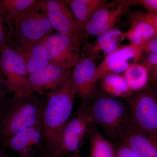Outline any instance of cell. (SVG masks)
Wrapping results in <instances>:
<instances>
[{"instance_id":"6","label":"cell","mask_w":157,"mask_h":157,"mask_svg":"<svg viewBox=\"0 0 157 157\" xmlns=\"http://www.w3.org/2000/svg\"><path fill=\"white\" fill-rule=\"evenodd\" d=\"M27 70L22 57L8 42L0 50V79L14 97L30 94Z\"/></svg>"},{"instance_id":"10","label":"cell","mask_w":157,"mask_h":157,"mask_svg":"<svg viewBox=\"0 0 157 157\" xmlns=\"http://www.w3.org/2000/svg\"><path fill=\"white\" fill-rule=\"evenodd\" d=\"M143 53L142 47L121 45L110 52L97 67L95 78L98 82L110 74H121L132 65L137 63Z\"/></svg>"},{"instance_id":"31","label":"cell","mask_w":157,"mask_h":157,"mask_svg":"<svg viewBox=\"0 0 157 157\" xmlns=\"http://www.w3.org/2000/svg\"><path fill=\"white\" fill-rule=\"evenodd\" d=\"M0 157H9V156L7 155L6 154L0 151Z\"/></svg>"},{"instance_id":"4","label":"cell","mask_w":157,"mask_h":157,"mask_svg":"<svg viewBox=\"0 0 157 157\" xmlns=\"http://www.w3.org/2000/svg\"><path fill=\"white\" fill-rule=\"evenodd\" d=\"M90 112L93 123L98 124L111 136L121 137L133 124L128 108L112 97L101 96L96 98L90 107Z\"/></svg>"},{"instance_id":"29","label":"cell","mask_w":157,"mask_h":157,"mask_svg":"<svg viewBox=\"0 0 157 157\" xmlns=\"http://www.w3.org/2000/svg\"><path fill=\"white\" fill-rule=\"evenodd\" d=\"M143 52L157 54V37L151 39L143 47Z\"/></svg>"},{"instance_id":"24","label":"cell","mask_w":157,"mask_h":157,"mask_svg":"<svg viewBox=\"0 0 157 157\" xmlns=\"http://www.w3.org/2000/svg\"><path fill=\"white\" fill-rule=\"evenodd\" d=\"M139 62L147 71L149 83L157 85V54L143 52Z\"/></svg>"},{"instance_id":"28","label":"cell","mask_w":157,"mask_h":157,"mask_svg":"<svg viewBox=\"0 0 157 157\" xmlns=\"http://www.w3.org/2000/svg\"><path fill=\"white\" fill-rule=\"evenodd\" d=\"M116 151L117 157H142L132 149L124 144L119 147Z\"/></svg>"},{"instance_id":"13","label":"cell","mask_w":157,"mask_h":157,"mask_svg":"<svg viewBox=\"0 0 157 157\" xmlns=\"http://www.w3.org/2000/svg\"><path fill=\"white\" fill-rule=\"evenodd\" d=\"M45 143V133L42 121L5 140V145L20 157H35Z\"/></svg>"},{"instance_id":"21","label":"cell","mask_w":157,"mask_h":157,"mask_svg":"<svg viewBox=\"0 0 157 157\" xmlns=\"http://www.w3.org/2000/svg\"><path fill=\"white\" fill-rule=\"evenodd\" d=\"M125 33L130 44L142 47V49L148 41L156 36L154 29L143 21L133 23L130 29Z\"/></svg>"},{"instance_id":"16","label":"cell","mask_w":157,"mask_h":157,"mask_svg":"<svg viewBox=\"0 0 157 157\" xmlns=\"http://www.w3.org/2000/svg\"><path fill=\"white\" fill-rule=\"evenodd\" d=\"M123 144L142 157H157V140L132 125L121 137Z\"/></svg>"},{"instance_id":"2","label":"cell","mask_w":157,"mask_h":157,"mask_svg":"<svg viewBox=\"0 0 157 157\" xmlns=\"http://www.w3.org/2000/svg\"><path fill=\"white\" fill-rule=\"evenodd\" d=\"M53 30L47 17L45 1L36 0L14 21L12 35L14 40L9 42L17 47L33 45Z\"/></svg>"},{"instance_id":"20","label":"cell","mask_w":157,"mask_h":157,"mask_svg":"<svg viewBox=\"0 0 157 157\" xmlns=\"http://www.w3.org/2000/svg\"><path fill=\"white\" fill-rule=\"evenodd\" d=\"M122 76L133 93L140 91L149 86L147 71L139 63L129 67L124 72Z\"/></svg>"},{"instance_id":"30","label":"cell","mask_w":157,"mask_h":157,"mask_svg":"<svg viewBox=\"0 0 157 157\" xmlns=\"http://www.w3.org/2000/svg\"><path fill=\"white\" fill-rule=\"evenodd\" d=\"M2 86L3 84L2 83V81H1V79H0V105H1V101H2Z\"/></svg>"},{"instance_id":"27","label":"cell","mask_w":157,"mask_h":157,"mask_svg":"<svg viewBox=\"0 0 157 157\" xmlns=\"http://www.w3.org/2000/svg\"><path fill=\"white\" fill-rule=\"evenodd\" d=\"M132 4L143 7L147 12L157 14V0H132Z\"/></svg>"},{"instance_id":"19","label":"cell","mask_w":157,"mask_h":157,"mask_svg":"<svg viewBox=\"0 0 157 157\" xmlns=\"http://www.w3.org/2000/svg\"><path fill=\"white\" fill-rule=\"evenodd\" d=\"M101 80L102 89L110 97L127 98L133 94L121 74H110Z\"/></svg>"},{"instance_id":"17","label":"cell","mask_w":157,"mask_h":157,"mask_svg":"<svg viewBox=\"0 0 157 157\" xmlns=\"http://www.w3.org/2000/svg\"><path fill=\"white\" fill-rule=\"evenodd\" d=\"M67 2L83 36L86 26L90 19L108 2L104 0H68Z\"/></svg>"},{"instance_id":"11","label":"cell","mask_w":157,"mask_h":157,"mask_svg":"<svg viewBox=\"0 0 157 157\" xmlns=\"http://www.w3.org/2000/svg\"><path fill=\"white\" fill-rule=\"evenodd\" d=\"M72 71L71 69H65L50 63L29 75V92L46 96L69 79Z\"/></svg>"},{"instance_id":"14","label":"cell","mask_w":157,"mask_h":157,"mask_svg":"<svg viewBox=\"0 0 157 157\" xmlns=\"http://www.w3.org/2000/svg\"><path fill=\"white\" fill-rule=\"evenodd\" d=\"M45 4L47 17L53 30L82 39L66 0H46Z\"/></svg>"},{"instance_id":"33","label":"cell","mask_w":157,"mask_h":157,"mask_svg":"<svg viewBox=\"0 0 157 157\" xmlns=\"http://www.w3.org/2000/svg\"><path fill=\"white\" fill-rule=\"evenodd\" d=\"M46 157V156H45V155H43V156H42V157Z\"/></svg>"},{"instance_id":"8","label":"cell","mask_w":157,"mask_h":157,"mask_svg":"<svg viewBox=\"0 0 157 157\" xmlns=\"http://www.w3.org/2000/svg\"><path fill=\"white\" fill-rule=\"evenodd\" d=\"M82 39L57 33L48 35L40 42L45 47L51 63L71 69L81 58Z\"/></svg>"},{"instance_id":"9","label":"cell","mask_w":157,"mask_h":157,"mask_svg":"<svg viewBox=\"0 0 157 157\" xmlns=\"http://www.w3.org/2000/svg\"><path fill=\"white\" fill-rule=\"evenodd\" d=\"M133 6L132 0H119L107 2L93 15L86 26L84 36L98 37L117 28L124 14Z\"/></svg>"},{"instance_id":"32","label":"cell","mask_w":157,"mask_h":157,"mask_svg":"<svg viewBox=\"0 0 157 157\" xmlns=\"http://www.w3.org/2000/svg\"><path fill=\"white\" fill-rule=\"evenodd\" d=\"M67 157H82L81 156L79 155H78L77 154H75L72 155L70 156Z\"/></svg>"},{"instance_id":"23","label":"cell","mask_w":157,"mask_h":157,"mask_svg":"<svg viewBox=\"0 0 157 157\" xmlns=\"http://www.w3.org/2000/svg\"><path fill=\"white\" fill-rule=\"evenodd\" d=\"M36 0H0V11L13 27L15 19Z\"/></svg>"},{"instance_id":"7","label":"cell","mask_w":157,"mask_h":157,"mask_svg":"<svg viewBox=\"0 0 157 157\" xmlns=\"http://www.w3.org/2000/svg\"><path fill=\"white\" fill-rule=\"evenodd\" d=\"M93 124L90 107L82 105L65 127L56 146L49 154L45 155L47 157H64L77 151Z\"/></svg>"},{"instance_id":"22","label":"cell","mask_w":157,"mask_h":157,"mask_svg":"<svg viewBox=\"0 0 157 157\" xmlns=\"http://www.w3.org/2000/svg\"><path fill=\"white\" fill-rule=\"evenodd\" d=\"M90 157H117L116 151L110 142L92 126L89 132Z\"/></svg>"},{"instance_id":"25","label":"cell","mask_w":157,"mask_h":157,"mask_svg":"<svg viewBox=\"0 0 157 157\" xmlns=\"http://www.w3.org/2000/svg\"><path fill=\"white\" fill-rule=\"evenodd\" d=\"M13 27L0 11V50L10 41Z\"/></svg>"},{"instance_id":"5","label":"cell","mask_w":157,"mask_h":157,"mask_svg":"<svg viewBox=\"0 0 157 157\" xmlns=\"http://www.w3.org/2000/svg\"><path fill=\"white\" fill-rule=\"evenodd\" d=\"M126 99L134 126L157 140V89L148 86Z\"/></svg>"},{"instance_id":"18","label":"cell","mask_w":157,"mask_h":157,"mask_svg":"<svg viewBox=\"0 0 157 157\" xmlns=\"http://www.w3.org/2000/svg\"><path fill=\"white\" fill-rule=\"evenodd\" d=\"M12 45L22 57L28 76L50 63L45 47L41 42L24 47Z\"/></svg>"},{"instance_id":"12","label":"cell","mask_w":157,"mask_h":157,"mask_svg":"<svg viewBox=\"0 0 157 157\" xmlns=\"http://www.w3.org/2000/svg\"><path fill=\"white\" fill-rule=\"evenodd\" d=\"M95 61L82 56L73 67L71 76V85L75 94L81 99L83 106H87L97 94Z\"/></svg>"},{"instance_id":"3","label":"cell","mask_w":157,"mask_h":157,"mask_svg":"<svg viewBox=\"0 0 157 157\" xmlns=\"http://www.w3.org/2000/svg\"><path fill=\"white\" fill-rule=\"evenodd\" d=\"M14 100L0 124V135L5 140L42 121L43 105L35 94L14 96Z\"/></svg>"},{"instance_id":"15","label":"cell","mask_w":157,"mask_h":157,"mask_svg":"<svg viewBox=\"0 0 157 157\" xmlns=\"http://www.w3.org/2000/svg\"><path fill=\"white\" fill-rule=\"evenodd\" d=\"M125 33L117 28L98 36L95 41L86 44L82 48L83 56L96 60H102L110 52L121 45L125 40Z\"/></svg>"},{"instance_id":"26","label":"cell","mask_w":157,"mask_h":157,"mask_svg":"<svg viewBox=\"0 0 157 157\" xmlns=\"http://www.w3.org/2000/svg\"><path fill=\"white\" fill-rule=\"evenodd\" d=\"M137 19L138 21H143L149 24L154 29L157 37V14L140 11L137 13Z\"/></svg>"},{"instance_id":"1","label":"cell","mask_w":157,"mask_h":157,"mask_svg":"<svg viewBox=\"0 0 157 157\" xmlns=\"http://www.w3.org/2000/svg\"><path fill=\"white\" fill-rule=\"evenodd\" d=\"M75 96L71 87V77L61 87L46 96L42 120L45 136V155L49 154L56 146L70 120Z\"/></svg>"}]
</instances>
